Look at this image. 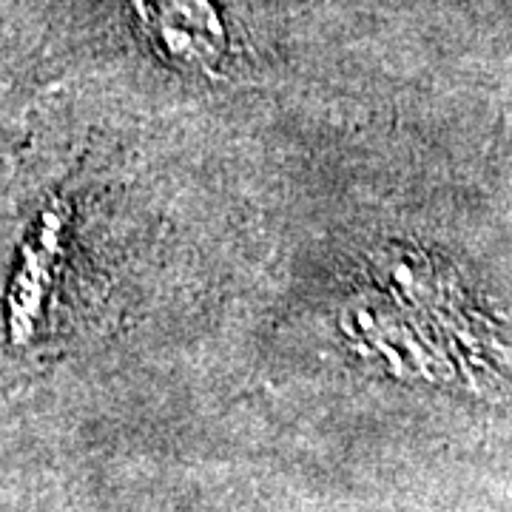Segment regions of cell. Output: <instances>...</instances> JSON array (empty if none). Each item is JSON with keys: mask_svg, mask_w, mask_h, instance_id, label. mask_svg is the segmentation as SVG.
I'll list each match as a JSON object with an SVG mask.
<instances>
[{"mask_svg": "<svg viewBox=\"0 0 512 512\" xmlns=\"http://www.w3.org/2000/svg\"><path fill=\"white\" fill-rule=\"evenodd\" d=\"M143 29L157 52L177 66L214 69L228 35L211 0H134Z\"/></svg>", "mask_w": 512, "mask_h": 512, "instance_id": "obj_1", "label": "cell"}]
</instances>
